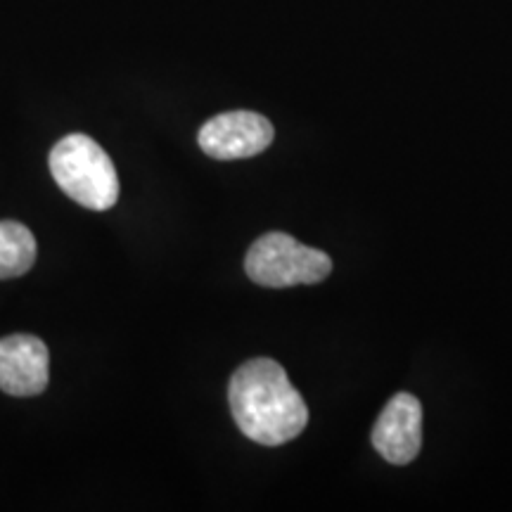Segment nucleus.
<instances>
[{
	"label": "nucleus",
	"mask_w": 512,
	"mask_h": 512,
	"mask_svg": "<svg viewBox=\"0 0 512 512\" xmlns=\"http://www.w3.org/2000/svg\"><path fill=\"white\" fill-rule=\"evenodd\" d=\"M228 401L240 432L261 446H283L304 432L309 408L285 368L273 358H252L230 377Z\"/></svg>",
	"instance_id": "nucleus-1"
},
{
	"label": "nucleus",
	"mask_w": 512,
	"mask_h": 512,
	"mask_svg": "<svg viewBox=\"0 0 512 512\" xmlns=\"http://www.w3.org/2000/svg\"><path fill=\"white\" fill-rule=\"evenodd\" d=\"M245 271L261 287L313 285L332 273V259L287 233H266L249 247Z\"/></svg>",
	"instance_id": "nucleus-3"
},
{
	"label": "nucleus",
	"mask_w": 512,
	"mask_h": 512,
	"mask_svg": "<svg viewBox=\"0 0 512 512\" xmlns=\"http://www.w3.org/2000/svg\"><path fill=\"white\" fill-rule=\"evenodd\" d=\"M50 174L81 207L107 211L117 204L119 178L110 155L83 133H72L50 152Z\"/></svg>",
	"instance_id": "nucleus-2"
},
{
	"label": "nucleus",
	"mask_w": 512,
	"mask_h": 512,
	"mask_svg": "<svg viewBox=\"0 0 512 512\" xmlns=\"http://www.w3.org/2000/svg\"><path fill=\"white\" fill-rule=\"evenodd\" d=\"M36 261L34 233L17 221H0V280L29 273Z\"/></svg>",
	"instance_id": "nucleus-7"
},
{
	"label": "nucleus",
	"mask_w": 512,
	"mask_h": 512,
	"mask_svg": "<svg viewBox=\"0 0 512 512\" xmlns=\"http://www.w3.org/2000/svg\"><path fill=\"white\" fill-rule=\"evenodd\" d=\"M273 124L256 112L235 110L209 119L200 128V147L204 155L219 162L256 157L273 143Z\"/></svg>",
	"instance_id": "nucleus-4"
},
{
	"label": "nucleus",
	"mask_w": 512,
	"mask_h": 512,
	"mask_svg": "<svg viewBox=\"0 0 512 512\" xmlns=\"http://www.w3.org/2000/svg\"><path fill=\"white\" fill-rule=\"evenodd\" d=\"M50 377V354L43 339L10 335L0 339V389L10 396L43 394Z\"/></svg>",
	"instance_id": "nucleus-6"
},
{
	"label": "nucleus",
	"mask_w": 512,
	"mask_h": 512,
	"mask_svg": "<svg viewBox=\"0 0 512 512\" xmlns=\"http://www.w3.org/2000/svg\"><path fill=\"white\" fill-rule=\"evenodd\" d=\"M373 446L392 465H408L422 446V406L413 394L399 392L389 399L373 427Z\"/></svg>",
	"instance_id": "nucleus-5"
}]
</instances>
